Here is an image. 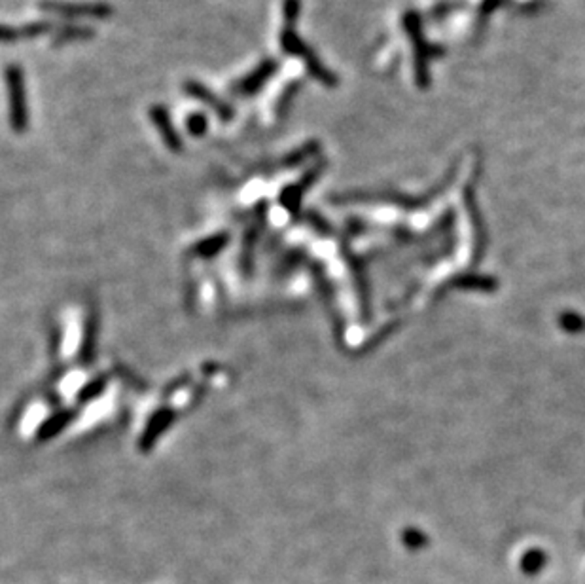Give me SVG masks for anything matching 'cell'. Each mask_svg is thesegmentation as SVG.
Wrapping results in <instances>:
<instances>
[{"label":"cell","mask_w":585,"mask_h":584,"mask_svg":"<svg viewBox=\"0 0 585 584\" xmlns=\"http://www.w3.org/2000/svg\"><path fill=\"white\" fill-rule=\"evenodd\" d=\"M402 27L405 34L409 36L413 46V74H415V84L419 90L430 87V68L428 63L432 57L444 55L441 48H436L424 38V28H422V17L417 10H407L402 16Z\"/></svg>","instance_id":"1"},{"label":"cell","mask_w":585,"mask_h":584,"mask_svg":"<svg viewBox=\"0 0 585 584\" xmlns=\"http://www.w3.org/2000/svg\"><path fill=\"white\" fill-rule=\"evenodd\" d=\"M6 93H8V114L10 127L14 133L21 135L28 129L31 114L27 107V91H25V76L19 65H8L4 68Z\"/></svg>","instance_id":"2"},{"label":"cell","mask_w":585,"mask_h":584,"mask_svg":"<svg viewBox=\"0 0 585 584\" xmlns=\"http://www.w3.org/2000/svg\"><path fill=\"white\" fill-rule=\"evenodd\" d=\"M40 10L67 19H107L114 14L112 6L107 2H68V0H42Z\"/></svg>","instance_id":"3"},{"label":"cell","mask_w":585,"mask_h":584,"mask_svg":"<svg viewBox=\"0 0 585 584\" xmlns=\"http://www.w3.org/2000/svg\"><path fill=\"white\" fill-rule=\"evenodd\" d=\"M279 67H281V63L277 61V59H273V57H267V59H264L262 63H258L250 73L245 74L242 78L235 80V82L231 84L230 91L235 97H242V99H248V97L256 95V93L267 84V80L275 76Z\"/></svg>","instance_id":"4"},{"label":"cell","mask_w":585,"mask_h":584,"mask_svg":"<svg viewBox=\"0 0 585 584\" xmlns=\"http://www.w3.org/2000/svg\"><path fill=\"white\" fill-rule=\"evenodd\" d=\"M184 91H186L192 99H195V101L203 102L205 107L210 108L222 122H230V120L235 116V110H233V107H231L230 102L224 101L222 97L216 95L214 91H210L207 85H203L201 82H197V80H186V82H184Z\"/></svg>","instance_id":"5"},{"label":"cell","mask_w":585,"mask_h":584,"mask_svg":"<svg viewBox=\"0 0 585 584\" xmlns=\"http://www.w3.org/2000/svg\"><path fill=\"white\" fill-rule=\"evenodd\" d=\"M148 116L156 125L159 137L163 139L165 147L173 150V152H182L184 148V142H182V137L178 135L175 124H173V118H171L169 108L163 107V105H154L148 110Z\"/></svg>","instance_id":"6"},{"label":"cell","mask_w":585,"mask_h":584,"mask_svg":"<svg viewBox=\"0 0 585 584\" xmlns=\"http://www.w3.org/2000/svg\"><path fill=\"white\" fill-rule=\"evenodd\" d=\"M305 61V68L309 73L311 78H315L316 82H321L324 87H338L339 85V78L338 74L330 70V68L322 63V59L316 55V51L311 50L307 55L304 57Z\"/></svg>","instance_id":"7"},{"label":"cell","mask_w":585,"mask_h":584,"mask_svg":"<svg viewBox=\"0 0 585 584\" xmlns=\"http://www.w3.org/2000/svg\"><path fill=\"white\" fill-rule=\"evenodd\" d=\"M279 44H281L284 53L294 55V57H299V59H304V57L307 55L311 50H313V48H311V46L307 44L304 38H301V36H298V33H296L292 27L282 28L281 36H279Z\"/></svg>","instance_id":"8"},{"label":"cell","mask_w":585,"mask_h":584,"mask_svg":"<svg viewBox=\"0 0 585 584\" xmlns=\"http://www.w3.org/2000/svg\"><path fill=\"white\" fill-rule=\"evenodd\" d=\"M95 34V31L90 27H80V25H67L57 33V42L65 44V42H74V40H87Z\"/></svg>","instance_id":"9"},{"label":"cell","mask_w":585,"mask_h":584,"mask_svg":"<svg viewBox=\"0 0 585 584\" xmlns=\"http://www.w3.org/2000/svg\"><path fill=\"white\" fill-rule=\"evenodd\" d=\"M318 150H321V142H318V141L305 142L304 147L296 148L292 154H288L286 161H284V164L290 165V167H294V165H299L301 161H305V159H309V158H313V156H316V154H318Z\"/></svg>","instance_id":"10"},{"label":"cell","mask_w":585,"mask_h":584,"mask_svg":"<svg viewBox=\"0 0 585 584\" xmlns=\"http://www.w3.org/2000/svg\"><path fill=\"white\" fill-rule=\"evenodd\" d=\"M299 90H301V84H299V80H294L292 84L286 85V90L282 91L281 99H279V102L275 105L277 118H282V116L288 112V108H290V102L294 101V97L298 95Z\"/></svg>","instance_id":"11"},{"label":"cell","mask_w":585,"mask_h":584,"mask_svg":"<svg viewBox=\"0 0 585 584\" xmlns=\"http://www.w3.org/2000/svg\"><path fill=\"white\" fill-rule=\"evenodd\" d=\"M301 16V0H282V21L284 27H292Z\"/></svg>","instance_id":"12"},{"label":"cell","mask_w":585,"mask_h":584,"mask_svg":"<svg viewBox=\"0 0 585 584\" xmlns=\"http://www.w3.org/2000/svg\"><path fill=\"white\" fill-rule=\"evenodd\" d=\"M186 129L192 137H203L208 131V120L205 114L193 112L186 118Z\"/></svg>","instance_id":"13"},{"label":"cell","mask_w":585,"mask_h":584,"mask_svg":"<svg viewBox=\"0 0 585 584\" xmlns=\"http://www.w3.org/2000/svg\"><path fill=\"white\" fill-rule=\"evenodd\" d=\"M21 40V27H10L0 23V42H16Z\"/></svg>","instance_id":"14"},{"label":"cell","mask_w":585,"mask_h":584,"mask_svg":"<svg viewBox=\"0 0 585 584\" xmlns=\"http://www.w3.org/2000/svg\"><path fill=\"white\" fill-rule=\"evenodd\" d=\"M502 4H504V0H483V2L479 4V16L489 17L490 14L498 10Z\"/></svg>","instance_id":"15"}]
</instances>
